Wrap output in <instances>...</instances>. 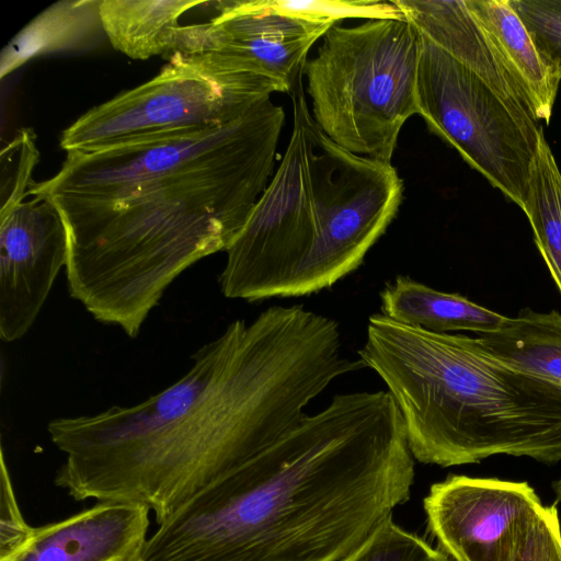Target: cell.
Returning a JSON list of instances; mask_svg holds the SVG:
<instances>
[{"label":"cell","mask_w":561,"mask_h":561,"mask_svg":"<svg viewBox=\"0 0 561 561\" xmlns=\"http://www.w3.org/2000/svg\"><path fill=\"white\" fill-rule=\"evenodd\" d=\"M192 359L138 404L51 420L66 455L55 484L76 501L146 505L160 525L293 431L334 379L364 368L343 355L339 323L300 305L234 320Z\"/></svg>","instance_id":"1"},{"label":"cell","mask_w":561,"mask_h":561,"mask_svg":"<svg viewBox=\"0 0 561 561\" xmlns=\"http://www.w3.org/2000/svg\"><path fill=\"white\" fill-rule=\"evenodd\" d=\"M388 391L336 394L159 525L139 561H341L414 478Z\"/></svg>","instance_id":"2"},{"label":"cell","mask_w":561,"mask_h":561,"mask_svg":"<svg viewBox=\"0 0 561 561\" xmlns=\"http://www.w3.org/2000/svg\"><path fill=\"white\" fill-rule=\"evenodd\" d=\"M284 121L268 100L213 150L190 137L156 141L117 183L48 199L67 232L69 295L136 337L172 282L243 229L271 181Z\"/></svg>","instance_id":"3"},{"label":"cell","mask_w":561,"mask_h":561,"mask_svg":"<svg viewBox=\"0 0 561 561\" xmlns=\"http://www.w3.org/2000/svg\"><path fill=\"white\" fill-rule=\"evenodd\" d=\"M358 358L387 386L414 459L440 467L494 455L561 461V386L478 337L369 317Z\"/></svg>","instance_id":"4"},{"label":"cell","mask_w":561,"mask_h":561,"mask_svg":"<svg viewBox=\"0 0 561 561\" xmlns=\"http://www.w3.org/2000/svg\"><path fill=\"white\" fill-rule=\"evenodd\" d=\"M421 34L408 20L333 25L304 76L316 125L336 145L391 163L417 110Z\"/></svg>","instance_id":"5"},{"label":"cell","mask_w":561,"mask_h":561,"mask_svg":"<svg viewBox=\"0 0 561 561\" xmlns=\"http://www.w3.org/2000/svg\"><path fill=\"white\" fill-rule=\"evenodd\" d=\"M149 81L69 125L60 148L91 152L142 139L228 125L286 87L254 60L229 51L173 53Z\"/></svg>","instance_id":"6"},{"label":"cell","mask_w":561,"mask_h":561,"mask_svg":"<svg viewBox=\"0 0 561 561\" xmlns=\"http://www.w3.org/2000/svg\"><path fill=\"white\" fill-rule=\"evenodd\" d=\"M417 110L431 133L523 208L543 133L529 107L421 35Z\"/></svg>","instance_id":"7"},{"label":"cell","mask_w":561,"mask_h":561,"mask_svg":"<svg viewBox=\"0 0 561 561\" xmlns=\"http://www.w3.org/2000/svg\"><path fill=\"white\" fill-rule=\"evenodd\" d=\"M294 126L286 152L245 226L226 250L219 275L225 297H285L320 228L311 169L312 116L302 80L290 92Z\"/></svg>","instance_id":"8"},{"label":"cell","mask_w":561,"mask_h":561,"mask_svg":"<svg viewBox=\"0 0 561 561\" xmlns=\"http://www.w3.org/2000/svg\"><path fill=\"white\" fill-rule=\"evenodd\" d=\"M311 169L320 228L285 297L318 293L357 270L403 198L391 163L353 153L310 123Z\"/></svg>","instance_id":"9"},{"label":"cell","mask_w":561,"mask_h":561,"mask_svg":"<svg viewBox=\"0 0 561 561\" xmlns=\"http://www.w3.org/2000/svg\"><path fill=\"white\" fill-rule=\"evenodd\" d=\"M427 525L453 561H508L545 505L525 481L449 476L423 501Z\"/></svg>","instance_id":"10"},{"label":"cell","mask_w":561,"mask_h":561,"mask_svg":"<svg viewBox=\"0 0 561 561\" xmlns=\"http://www.w3.org/2000/svg\"><path fill=\"white\" fill-rule=\"evenodd\" d=\"M205 22L180 25L173 53L229 51L245 56L288 93L302 79L311 46L335 24L273 12L261 0L213 1Z\"/></svg>","instance_id":"11"},{"label":"cell","mask_w":561,"mask_h":561,"mask_svg":"<svg viewBox=\"0 0 561 561\" xmlns=\"http://www.w3.org/2000/svg\"><path fill=\"white\" fill-rule=\"evenodd\" d=\"M68 242L57 208L33 196L0 217V337L22 339L37 319L60 272Z\"/></svg>","instance_id":"12"},{"label":"cell","mask_w":561,"mask_h":561,"mask_svg":"<svg viewBox=\"0 0 561 561\" xmlns=\"http://www.w3.org/2000/svg\"><path fill=\"white\" fill-rule=\"evenodd\" d=\"M150 510L138 503L98 502L62 520L34 528L8 561H139Z\"/></svg>","instance_id":"13"},{"label":"cell","mask_w":561,"mask_h":561,"mask_svg":"<svg viewBox=\"0 0 561 561\" xmlns=\"http://www.w3.org/2000/svg\"><path fill=\"white\" fill-rule=\"evenodd\" d=\"M392 2L422 36L473 69L501 93L531 110L520 87L504 66L488 34L465 0Z\"/></svg>","instance_id":"14"},{"label":"cell","mask_w":561,"mask_h":561,"mask_svg":"<svg viewBox=\"0 0 561 561\" xmlns=\"http://www.w3.org/2000/svg\"><path fill=\"white\" fill-rule=\"evenodd\" d=\"M504 66L524 92L536 118L550 123L561 77L537 48L510 0H465Z\"/></svg>","instance_id":"15"},{"label":"cell","mask_w":561,"mask_h":561,"mask_svg":"<svg viewBox=\"0 0 561 561\" xmlns=\"http://www.w3.org/2000/svg\"><path fill=\"white\" fill-rule=\"evenodd\" d=\"M101 0H64L46 8L26 24L2 49L3 79L34 58L93 49L106 38Z\"/></svg>","instance_id":"16"},{"label":"cell","mask_w":561,"mask_h":561,"mask_svg":"<svg viewBox=\"0 0 561 561\" xmlns=\"http://www.w3.org/2000/svg\"><path fill=\"white\" fill-rule=\"evenodd\" d=\"M381 313L398 322L434 333L497 330L505 317L467 297L434 289L399 275L380 291Z\"/></svg>","instance_id":"17"},{"label":"cell","mask_w":561,"mask_h":561,"mask_svg":"<svg viewBox=\"0 0 561 561\" xmlns=\"http://www.w3.org/2000/svg\"><path fill=\"white\" fill-rule=\"evenodd\" d=\"M192 0H101L100 15L106 38L133 59H148L171 51L173 31L181 16L205 5Z\"/></svg>","instance_id":"18"},{"label":"cell","mask_w":561,"mask_h":561,"mask_svg":"<svg viewBox=\"0 0 561 561\" xmlns=\"http://www.w3.org/2000/svg\"><path fill=\"white\" fill-rule=\"evenodd\" d=\"M482 345L497 358L561 386V313L522 309L505 317L501 327L478 334Z\"/></svg>","instance_id":"19"},{"label":"cell","mask_w":561,"mask_h":561,"mask_svg":"<svg viewBox=\"0 0 561 561\" xmlns=\"http://www.w3.org/2000/svg\"><path fill=\"white\" fill-rule=\"evenodd\" d=\"M522 209L531 226L535 243L561 294V172L543 133L530 168Z\"/></svg>","instance_id":"20"},{"label":"cell","mask_w":561,"mask_h":561,"mask_svg":"<svg viewBox=\"0 0 561 561\" xmlns=\"http://www.w3.org/2000/svg\"><path fill=\"white\" fill-rule=\"evenodd\" d=\"M341 561H453L421 537L385 519L348 556Z\"/></svg>","instance_id":"21"},{"label":"cell","mask_w":561,"mask_h":561,"mask_svg":"<svg viewBox=\"0 0 561 561\" xmlns=\"http://www.w3.org/2000/svg\"><path fill=\"white\" fill-rule=\"evenodd\" d=\"M39 158L36 134L28 127L16 130L11 141L1 149L0 217L25 202L34 184L32 175Z\"/></svg>","instance_id":"22"},{"label":"cell","mask_w":561,"mask_h":561,"mask_svg":"<svg viewBox=\"0 0 561 561\" xmlns=\"http://www.w3.org/2000/svg\"><path fill=\"white\" fill-rule=\"evenodd\" d=\"M273 12L312 21L336 22L345 19L407 20L391 1L377 0H261Z\"/></svg>","instance_id":"23"},{"label":"cell","mask_w":561,"mask_h":561,"mask_svg":"<svg viewBox=\"0 0 561 561\" xmlns=\"http://www.w3.org/2000/svg\"><path fill=\"white\" fill-rule=\"evenodd\" d=\"M537 48L561 77V0H510Z\"/></svg>","instance_id":"24"},{"label":"cell","mask_w":561,"mask_h":561,"mask_svg":"<svg viewBox=\"0 0 561 561\" xmlns=\"http://www.w3.org/2000/svg\"><path fill=\"white\" fill-rule=\"evenodd\" d=\"M34 528L21 513L1 448L0 561H8L16 556L30 542Z\"/></svg>","instance_id":"25"},{"label":"cell","mask_w":561,"mask_h":561,"mask_svg":"<svg viewBox=\"0 0 561 561\" xmlns=\"http://www.w3.org/2000/svg\"><path fill=\"white\" fill-rule=\"evenodd\" d=\"M508 561H561V526L556 505L543 507Z\"/></svg>","instance_id":"26"},{"label":"cell","mask_w":561,"mask_h":561,"mask_svg":"<svg viewBox=\"0 0 561 561\" xmlns=\"http://www.w3.org/2000/svg\"><path fill=\"white\" fill-rule=\"evenodd\" d=\"M553 489L558 499L561 500V478L554 482Z\"/></svg>","instance_id":"27"}]
</instances>
